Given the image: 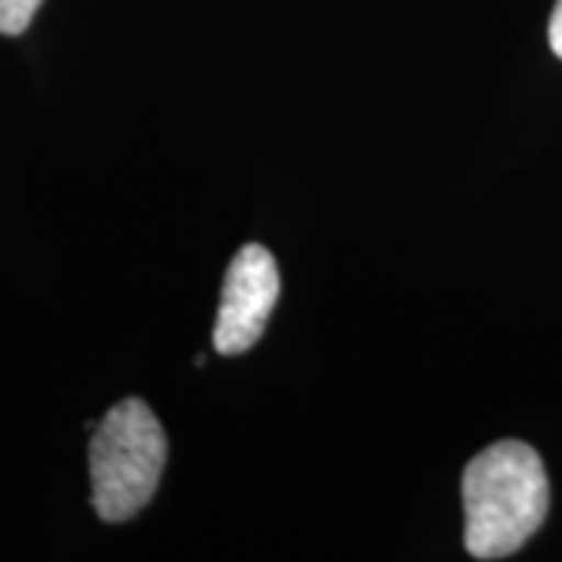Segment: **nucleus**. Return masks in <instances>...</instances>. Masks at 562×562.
Segmentation results:
<instances>
[{"mask_svg":"<svg viewBox=\"0 0 562 562\" xmlns=\"http://www.w3.org/2000/svg\"><path fill=\"white\" fill-rule=\"evenodd\" d=\"M547 469L528 443H491L462 472V538L475 560H506L522 550L547 519Z\"/></svg>","mask_w":562,"mask_h":562,"instance_id":"1","label":"nucleus"},{"mask_svg":"<svg viewBox=\"0 0 562 562\" xmlns=\"http://www.w3.org/2000/svg\"><path fill=\"white\" fill-rule=\"evenodd\" d=\"M169 441L154 409L138 397L120 401L91 438V503L103 522H125L154 501Z\"/></svg>","mask_w":562,"mask_h":562,"instance_id":"2","label":"nucleus"},{"mask_svg":"<svg viewBox=\"0 0 562 562\" xmlns=\"http://www.w3.org/2000/svg\"><path fill=\"white\" fill-rule=\"evenodd\" d=\"M279 294L281 276L276 257L262 244L241 247L225 269L220 313L213 325V347L222 357H238L260 341Z\"/></svg>","mask_w":562,"mask_h":562,"instance_id":"3","label":"nucleus"},{"mask_svg":"<svg viewBox=\"0 0 562 562\" xmlns=\"http://www.w3.org/2000/svg\"><path fill=\"white\" fill-rule=\"evenodd\" d=\"M44 0H0V35H22Z\"/></svg>","mask_w":562,"mask_h":562,"instance_id":"4","label":"nucleus"},{"mask_svg":"<svg viewBox=\"0 0 562 562\" xmlns=\"http://www.w3.org/2000/svg\"><path fill=\"white\" fill-rule=\"evenodd\" d=\"M550 47H553V54L562 60V0H557L553 16H550Z\"/></svg>","mask_w":562,"mask_h":562,"instance_id":"5","label":"nucleus"}]
</instances>
